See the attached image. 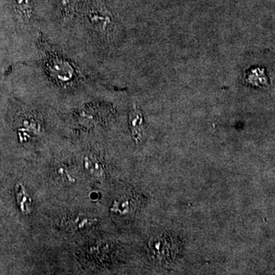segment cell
<instances>
[{
	"label": "cell",
	"instance_id": "1",
	"mask_svg": "<svg viewBox=\"0 0 275 275\" xmlns=\"http://www.w3.org/2000/svg\"><path fill=\"white\" fill-rule=\"evenodd\" d=\"M90 23L99 33L104 35L110 34L114 31L112 16L109 12L103 8H96L92 10L89 14Z\"/></svg>",
	"mask_w": 275,
	"mask_h": 275
},
{
	"label": "cell",
	"instance_id": "2",
	"mask_svg": "<svg viewBox=\"0 0 275 275\" xmlns=\"http://www.w3.org/2000/svg\"><path fill=\"white\" fill-rule=\"evenodd\" d=\"M15 11L24 22H28L32 16V0H13Z\"/></svg>",
	"mask_w": 275,
	"mask_h": 275
},
{
	"label": "cell",
	"instance_id": "3",
	"mask_svg": "<svg viewBox=\"0 0 275 275\" xmlns=\"http://www.w3.org/2000/svg\"><path fill=\"white\" fill-rule=\"evenodd\" d=\"M17 192L18 203L20 204L21 210H22L23 213H28V211H27L26 206L25 205V204L29 201V198L27 197L23 186L19 185L17 189Z\"/></svg>",
	"mask_w": 275,
	"mask_h": 275
},
{
	"label": "cell",
	"instance_id": "4",
	"mask_svg": "<svg viewBox=\"0 0 275 275\" xmlns=\"http://www.w3.org/2000/svg\"><path fill=\"white\" fill-rule=\"evenodd\" d=\"M74 0H61V6L64 11H71Z\"/></svg>",
	"mask_w": 275,
	"mask_h": 275
}]
</instances>
